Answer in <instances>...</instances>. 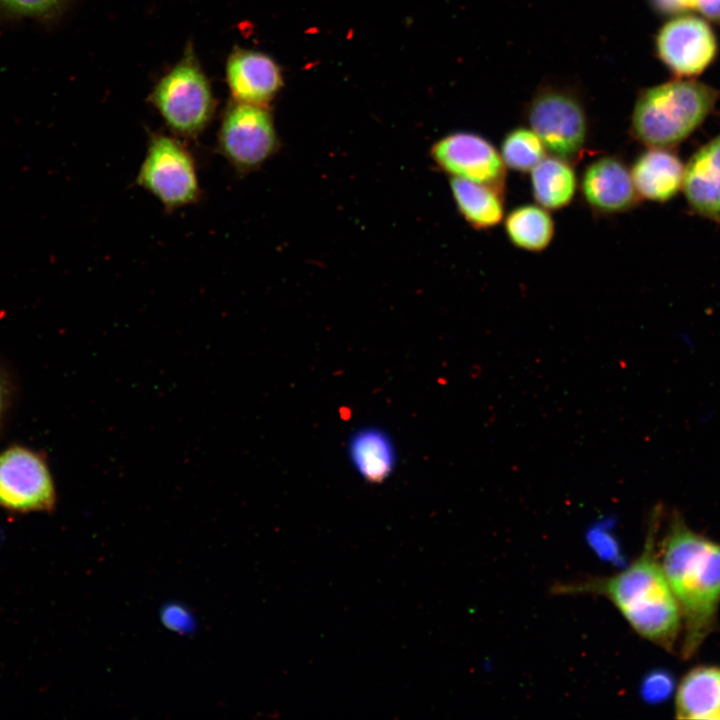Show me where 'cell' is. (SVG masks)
Returning <instances> with one entry per match:
<instances>
[{
  "label": "cell",
  "mask_w": 720,
  "mask_h": 720,
  "mask_svg": "<svg viewBox=\"0 0 720 720\" xmlns=\"http://www.w3.org/2000/svg\"><path fill=\"white\" fill-rule=\"evenodd\" d=\"M449 184L458 212L471 227L488 230L502 221L505 192L458 177H451Z\"/></svg>",
  "instance_id": "obj_17"
},
{
  "label": "cell",
  "mask_w": 720,
  "mask_h": 720,
  "mask_svg": "<svg viewBox=\"0 0 720 720\" xmlns=\"http://www.w3.org/2000/svg\"><path fill=\"white\" fill-rule=\"evenodd\" d=\"M671 148L648 147L630 169L640 199L664 203L682 187L684 165Z\"/></svg>",
  "instance_id": "obj_14"
},
{
  "label": "cell",
  "mask_w": 720,
  "mask_h": 720,
  "mask_svg": "<svg viewBox=\"0 0 720 720\" xmlns=\"http://www.w3.org/2000/svg\"><path fill=\"white\" fill-rule=\"evenodd\" d=\"M659 559L681 612V655L689 659L716 624L720 605V543L693 531L674 513Z\"/></svg>",
  "instance_id": "obj_2"
},
{
  "label": "cell",
  "mask_w": 720,
  "mask_h": 720,
  "mask_svg": "<svg viewBox=\"0 0 720 720\" xmlns=\"http://www.w3.org/2000/svg\"><path fill=\"white\" fill-rule=\"evenodd\" d=\"M546 151L543 142L532 129L519 127L505 135L500 155L507 168L528 172L546 157Z\"/></svg>",
  "instance_id": "obj_20"
},
{
  "label": "cell",
  "mask_w": 720,
  "mask_h": 720,
  "mask_svg": "<svg viewBox=\"0 0 720 720\" xmlns=\"http://www.w3.org/2000/svg\"><path fill=\"white\" fill-rule=\"evenodd\" d=\"M434 163L451 177L485 184L505 192L506 166L500 152L481 135L454 132L431 147Z\"/></svg>",
  "instance_id": "obj_9"
},
{
  "label": "cell",
  "mask_w": 720,
  "mask_h": 720,
  "mask_svg": "<svg viewBox=\"0 0 720 720\" xmlns=\"http://www.w3.org/2000/svg\"><path fill=\"white\" fill-rule=\"evenodd\" d=\"M504 229L515 247L541 252L552 242L555 224L547 209L538 204H525L515 207L506 215Z\"/></svg>",
  "instance_id": "obj_19"
},
{
  "label": "cell",
  "mask_w": 720,
  "mask_h": 720,
  "mask_svg": "<svg viewBox=\"0 0 720 720\" xmlns=\"http://www.w3.org/2000/svg\"><path fill=\"white\" fill-rule=\"evenodd\" d=\"M217 149L238 174L262 167L279 149L270 112L263 105L230 104L220 124Z\"/></svg>",
  "instance_id": "obj_6"
},
{
  "label": "cell",
  "mask_w": 720,
  "mask_h": 720,
  "mask_svg": "<svg viewBox=\"0 0 720 720\" xmlns=\"http://www.w3.org/2000/svg\"><path fill=\"white\" fill-rule=\"evenodd\" d=\"M718 92L696 81H671L638 97L631 120L633 137L647 147L672 148L707 118Z\"/></svg>",
  "instance_id": "obj_3"
},
{
  "label": "cell",
  "mask_w": 720,
  "mask_h": 720,
  "mask_svg": "<svg viewBox=\"0 0 720 720\" xmlns=\"http://www.w3.org/2000/svg\"><path fill=\"white\" fill-rule=\"evenodd\" d=\"M163 624L170 630L185 634L194 626L191 613L178 604L168 605L161 613Z\"/></svg>",
  "instance_id": "obj_22"
},
{
  "label": "cell",
  "mask_w": 720,
  "mask_h": 720,
  "mask_svg": "<svg viewBox=\"0 0 720 720\" xmlns=\"http://www.w3.org/2000/svg\"><path fill=\"white\" fill-rule=\"evenodd\" d=\"M682 188L696 214L720 223V134L691 156L684 166Z\"/></svg>",
  "instance_id": "obj_13"
},
{
  "label": "cell",
  "mask_w": 720,
  "mask_h": 720,
  "mask_svg": "<svg viewBox=\"0 0 720 720\" xmlns=\"http://www.w3.org/2000/svg\"><path fill=\"white\" fill-rule=\"evenodd\" d=\"M530 183L537 204L552 211L567 207L578 186L572 163L553 155L543 158L530 171Z\"/></svg>",
  "instance_id": "obj_18"
},
{
  "label": "cell",
  "mask_w": 720,
  "mask_h": 720,
  "mask_svg": "<svg viewBox=\"0 0 720 720\" xmlns=\"http://www.w3.org/2000/svg\"><path fill=\"white\" fill-rule=\"evenodd\" d=\"M14 399V385L8 371L0 364V430L4 426Z\"/></svg>",
  "instance_id": "obj_23"
},
{
  "label": "cell",
  "mask_w": 720,
  "mask_h": 720,
  "mask_svg": "<svg viewBox=\"0 0 720 720\" xmlns=\"http://www.w3.org/2000/svg\"><path fill=\"white\" fill-rule=\"evenodd\" d=\"M136 182L167 212L193 205L201 197L193 155L181 140L163 133L149 137Z\"/></svg>",
  "instance_id": "obj_5"
},
{
  "label": "cell",
  "mask_w": 720,
  "mask_h": 720,
  "mask_svg": "<svg viewBox=\"0 0 720 720\" xmlns=\"http://www.w3.org/2000/svg\"><path fill=\"white\" fill-rule=\"evenodd\" d=\"M57 493L46 457L13 444L0 452V507L8 512L51 513Z\"/></svg>",
  "instance_id": "obj_7"
},
{
  "label": "cell",
  "mask_w": 720,
  "mask_h": 720,
  "mask_svg": "<svg viewBox=\"0 0 720 720\" xmlns=\"http://www.w3.org/2000/svg\"><path fill=\"white\" fill-rule=\"evenodd\" d=\"M66 0H0V8L12 16L48 18L55 15Z\"/></svg>",
  "instance_id": "obj_21"
},
{
  "label": "cell",
  "mask_w": 720,
  "mask_h": 720,
  "mask_svg": "<svg viewBox=\"0 0 720 720\" xmlns=\"http://www.w3.org/2000/svg\"><path fill=\"white\" fill-rule=\"evenodd\" d=\"M655 8L662 13H679L690 10L691 0H652Z\"/></svg>",
  "instance_id": "obj_26"
},
{
  "label": "cell",
  "mask_w": 720,
  "mask_h": 720,
  "mask_svg": "<svg viewBox=\"0 0 720 720\" xmlns=\"http://www.w3.org/2000/svg\"><path fill=\"white\" fill-rule=\"evenodd\" d=\"M691 8L709 20L720 23V0H691Z\"/></svg>",
  "instance_id": "obj_25"
},
{
  "label": "cell",
  "mask_w": 720,
  "mask_h": 720,
  "mask_svg": "<svg viewBox=\"0 0 720 720\" xmlns=\"http://www.w3.org/2000/svg\"><path fill=\"white\" fill-rule=\"evenodd\" d=\"M675 710L681 719H720V667L691 669L677 689Z\"/></svg>",
  "instance_id": "obj_16"
},
{
  "label": "cell",
  "mask_w": 720,
  "mask_h": 720,
  "mask_svg": "<svg viewBox=\"0 0 720 720\" xmlns=\"http://www.w3.org/2000/svg\"><path fill=\"white\" fill-rule=\"evenodd\" d=\"M530 128L553 156L572 164L583 156L588 124L582 104L566 92L545 90L529 103L526 112Z\"/></svg>",
  "instance_id": "obj_8"
},
{
  "label": "cell",
  "mask_w": 720,
  "mask_h": 720,
  "mask_svg": "<svg viewBox=\"0 0 720 720\" xmlns=\"http://www.w3.org/2000/svg\"><path fill=\"white\" fill-rule=\"evenodd\" d=\"M585 203L601 215H615L634 208L640 199L627 165L617 156L606 155L590 162L580 180Z\"/></svg>",
  "instance_id": "obj_11"
},
{
  "label": "cell",
  "mask_w": 720,
  "mask_h": 720,
  "mask_svg": "<svg viewBox=\"0 0 720 720\" xmlns=\"http://www.w3.org/2000/svg\"><path fill=\"white\" fill-rule=\"evenodd\" d=\"M662 510L652 511L641 554L624 570L577 584L563 585L562 593H594L606 597L641 637L673 650L682 630L678 602L655 549Z\"/></svg>",
  "instance_id": "obj_1"
},
{
  "label": "cell",
  "mask_w": 720,
  "mask_h": 720,
  "mask_svg": "<svg viewBox=\"0 0 720 720\" xmlns=\"http://www.w3.org/2000/svg\"><path fill=\"white\" fill-rule=\"evenodd\" d=\"M151 100L175 135L193 138L205 130L213 118L215 100L190 48L157 83Z\"/></svg>",
  "instance_id": "obj_4"
},
{
  "label": "cell",
  "mask_w": 720,
  "mask_h": 720,
  "mask_svg": "<svg viewBox=\"0 0 720 720\" xmlns=\"http://www.w3.org/2000/svg\"><path fill=\"white\" fill-rule=\"evenodd\" d=\"M352 466L362 479L381 483L394 471L397 455L390 435L375 426L355 431L348 444Z\"/></svg>",
  "instance_id": "obj_15"
},
{
  "label": "cell",
  "mask_w": 720,
  "mask_h": 720,
  "mask_svg": "<svg viewBox=\"0 0 720 720\" xmlns=\"http://www.w3.org/2000/svg\"><path fill=\"white\" fill-rule=\"evenodd\" d=\"M672 688V683L669 677L665 674H655L648 679L645 685V695L649 699L659 700L666 697Z\"/></svg>",
  "instance_id": "obj_24"
},
{
  "label": "cell",
  "mask_w": 720,
  "mask_h": 720,
  "mask_svg": "<svg viewBox=\"0 0 720 720\" xmlns=\"http://www.w3.org/2000/svg\"><path fill=\"white\" fill-rule=\"evenodd\" d=\"M657 53L678 76H694L713 61L717 43L710 26L701 18L680 16L667 22L656 39Z\"/></svg>",
  "instance_id": "obj_10"
},
{
  "label": "cell",
  "mask_w": 720,
  "mask_h": 720,
  "mask_svg": "<svg viewBox=\"0 0 720 720\" xmlns=\"http://www.w3.org/2000/svg\"><path fill=\"white\" fill-rule=\"evenodd\" d=\"M226 78L235 101L263 106L279 92L283 82L272 58L245 49H237L229 56Z\"/></svg>",
  "instance_id": "obj_12"
}]
</instances>
